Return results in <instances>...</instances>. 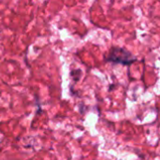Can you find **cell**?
I'll use <instances>...</instances> for the list:
<instances>
[{"label":"cell","instance_id":"obj_1","mask_svg":"<svg viewBox=\"0 0 160 160\" xmlns=\"http://www.w3.org/2000/svg\"><path fill=\"white\" fill-rule=\"evenodd\" d=\"M107 60L111 61V62H114V63L128 65V64H131L134 61H136V58L129 52L126 51L125 49L113 48L110 52V53L107 57Z\"/></svg>","mask_w":160,"mask_h":160}]
</instances>
